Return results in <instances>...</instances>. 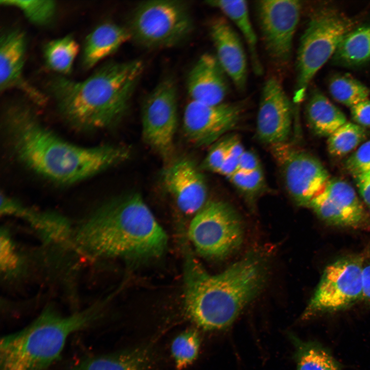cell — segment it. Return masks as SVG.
Segmentation results:
<instances>
[{
  "instance_id": "obj_1",
  "label": "cell",
  "mask_w": 370,
  "mask_h": 370,
  "mask_svg": "<svg viewBox=\"0 0 370 370\" xmlns=\"http://www.w3.org/2000/svg\"><path fill=\"white\" fill-rule=\"evenodd\" d=\"M5 131L17 159L38 175L62 185L82 181L127 160L131 149L102 145L83 147L44 127L27 106L14 104L4 113Z\"/></svg>"
},
{
  "instance_id": "obj_24",
  "label": "cell",
  "mask_w": 370,
  "mask_h": 370,
  "mask_svg": "<svg viewBox=\"0 0 370 370\" xmlns=\"http://www.w3.org/2000/svg\"><path fill=\"white\" fill-rule=\"evenodd\" d=\"M332 59L337 64L348 66L370 60V24L349 31L339 44Z\"/></svg>"
},
{
  "instance_id": "obj_26",
  "label": "cell",
  "mask_w": 370,
  "mask_h": 370,
  "mask_svg": "<svg viewBox=\"0 0 370 370\" xmlns=\"http://www.w3.org/2000/svg\"><path fill=\"white\" fill-rule=\"evenodd\" d=\"M79 45L73 36L68 35L53 40L45 46L44 55L47 65L62 75L70 73L79 52Z\"/></svg>"
},
{
  "instance_id": "obj_21",
  "label": "cell",
  "mask_w": 370,
  "mask_h": 370,
  "mask_svg": "<svg viewBox=\"0 0 370 370\" xmlns=\"http://www.w3.org/2000/svg\"><path fill=\"white\" fill-rule=\"evenodd\" d=\"M150 358L148 350L141 348L113 354L87 355L69 365L68 370H147Z\"/></svg>"
},
{
  "instance_id": "obj_9",
  "label": "cell",
  "mask_w": 370,
  "mask_h": 370,
  "mask_svg": "<svg viewBox=\"0 0 370 370\" xmlns=\"http://www.w3.org/2000/svg\"><path fill=\"white\" fill-rule=\"evenodd\" d=\"M363 265L362 257L349 256L327 266L303 318L341 310L362 300Z\"/></svg>"
},
{
  "instance_id": "obj_22",
  "label": "cell",
  "mask_w": 370,
  "mask_h": 370,
  "mask_svg": "<svg viewBox=\"0 0 370 370\" xmlns=\"http://www.w3.org/2000/svg\"><path fill=\"white\" fill-rule=\"evenodd\" d=\"M305 116L310 128L320 136L329 137L347 122L343 113L317 90L310 96L306 106Z\"/></svg>"
},
{
  "instance_id": "obj_16",
  "label": "cell",
  "mask_w": 370,
  "mask_h": 370,
  "mask_svg": "<svg viewBox=\"0 0 370 370\" xmlns=\"http://www.w3.org/2000/svg\"><path fill=\"white\" fill-rule=\"evenodd\" d=\"M26 47L25 33L18 29L2 34L0 40V90L15 88L24 92L38 104L45 102V97L27 82L23 76Z\"/></svg>"
},
{
  "instance_id": "obj_11",
  "label": "cell",
  "mask_w": 370,
  "mask_h": 370,
  "mask_svg": "<svg viewBox=\"0 0 370 370\" xmlns=\"http://www.w3.org/2000/svg\"><path fill=\"white\" fill-rule=\"evenodd\" d=\"M271 146L288 194L298 205L308 206L329 180L327 171L315 157L286 142Z\"/></svg>"
},
{
  "instance_id": "obj_35",
  "label": "cell",
  "mask_w": 370,
  "mask_h": 370,
  "mask_svg": "<svg viewBox=\"0 0 370 370\" xmlns=\"http://www.w3.org/2000/svg\"><path fill=\"white\" fill-rule=\"evenodd\" d=\"M228 179L237 189L250 194L259 191L264 183L262 168L251 172L237 171Z\"/></svg>"
},
{
  "instance_id": "obj_3",
  "label": "cell",
  "mask_w": 370,
  "mask_h": 370,
  "mask_svg": "<svg viewBox=\"0 0 370 370\" xmlns=\"http://www.w3.org/2000/svg\"><path fill=\"white\" fill-rule=\"evenodd\" d=\"M139 60L110 62L81 81L54 78L49 89L63 118L72 127L92 131L111 127L126 113L143 70Z\"/></svg>"
},
{
  "instance_id": "obj_25",
  "label": "cell",
  "mask_w": 370,
  "mask_h": 370,
  "mask_svg": "<svg viewBox=\"0 0 370 370\" xmlns=\"http://www.w3.org/2000/svg\"><path fill=\"white\" fill-rule=\"evenodd\" d=\"M292 337L296 349L297 370H341L336 359L320 344Z\"/></svg>"
},
{
  "instance_id": "obj_38",
  "label": "cell",
  "mask_w": 370,
  "mask_h": 370,
  "mask_svg": "<svg viewBox=\"0 0 370 370\" xmlns=\"http://www.w3.org/2000/svg\"><path fill=\"white\" fill-rule=\"evenodd\" d=\"M261 169L257 156L250 151H245L238 160V171L251 172Z\"/></svg>"
},
{
  "instance_id": "obj_20",
  "label": "cell",
  "mask_w": 370,
  "mask_h": 370,
  "mask_svg": "<svg viewBox=\"0 0 370 370\" xmlns=\"http://www.w3.org/2000/svg\"><path fill=\"white\" fill-rule=\"evenodd\" d=\"M131 38L128 29L110 23L96 27L86 38L83 66L90 69L116 51Z\"/></svg>"
},
{
  "instance_id": "obj_7",
  "label": "cell",
  "mask_w": 370,
  "mask_h": 370,
  "mask_svg": "<svg viewBox=\"0 0 370 370\" xmlns=\"http://www.w3.org/2000/svg\"><path fill=\"white\" fill-rule=\"evenodd\" d=\"M193 28L188 6L177 1H150L140 4L130 19L131 38L148 48L173 46L183 41Z\"/></svg>"
},
{
  "instance_id": "obj_14",
  "label": "cell",
  "mask_w": 370,
  "mask_h": 370,
  "mask_svg": "<svg viewBox=\"0 0 370 370\" xmlns=\"http://www.w3.org/2000/svg\"><path fill=\"white\" fill-rule=\"evenodd\" d=\"M279 81L268 79L262 91L256 134L263 143L273 145L286 142L291 131L292 107Z\"/></svg>"
},
{
  "instance_id": "obj_18",
  "label": "cell",
  "mask_w": 370,
  "mask_h": 370,
  "mask_svg": "<svg viewBox=\"0 0 370 370\" xmlns=\"http://www.w3.org/2000/svg\"><path fill=\"white\" fill-rule=\"evenodd\" d=\"M226 76L216 56L202 54L188 77L187 88L191 100L209 105L223 103L228 92Z\"/></svg>"
},
{
  "instance_id": "obj_19",
  "label": "cell",
  "mask_w": 370,
  "mask_h": 370,
  "mask_svg": "<svg viewBox=\"0 0 370 370\" xmlns=\"http://www.w3.org/2000/svg\"><path fill=\"white\" fill-rule=\"evenodd\" d=\"M1 214L21 218L28 222L46 242H61L70 234V224L61 215L40 212L25 206L17 199L2 193Z\"/></svg>"
},
{
  "instance_id": "obj_17",
  "label": "cell",
  "mask_w": 370,
  "mask_h": 370,
  "mask_svg": "<svg viewBox=\"0 0 370 370\" xmlns=\"http://www.w3.org/2000/svg\"><path fill=\"white\" fill-rule=\"evenodd\" d=\"M210 33L219 64L237 88L244 90L247 84V62L240 38L223 17L212 22Z\"/></svg>"
},
{
  "instance_id": "obj_12",
  "label": "cell",
  "mask_w": 370,
  "mask_h": 370,
  "mask_svg": "<svg viewBox=\"0 0 370 370\" xmlns=\"http://www.w3.org/2000/svg\"><path fill=\"white\" fill-rule=\"evenodd\" d=\"M264 43L270 56L283 63L289 59L300 18L301 2L297 0H263L256 5Z\"/></svg>"
},
{
  "instance_id": "obj_10",
  "label": "cell",
  "mask_w": 370,
  "mask_h": 370,
  "mask_svg": "<svg viewBox=\"0 0 370 370\" xmlns=\"http://www.w3.org/2000/svg\"><path fill=\"white\" fill-rule=\"evenodd\" d=\"M178 125L177 92L174 81L167 78L144 99L142 109V135L144 142L168 159L174 150Z\"/></svg>"
},
{
  "instance_id": "obj_5",
  "label": "cell",
  "mask_w": 370,
  "mask_h": 370,
  "mask_svg": "<svg viewBox=\"0 0 370 370\" xmlns=\"http://www.w3.org/2000/svg\"><path fill=\"white\" fill-rule=\"evenodd\" d=\"M99 306L69 316L48 307L31 323L1 339L0 370H46L60 358L72 334L94 325Z\"/></svg>"
},
{
  "instance_id": "obj_23",
  "label": "cell",
  "mask_w": 370,
  "mask_h": 370,
  "mask_svg": "<svg viewBox=\"0 0 370 370\" xmlns=\"http://www.w3.org/2000/svg\"><path fill=\"white\" fill-rule=\"evenodd\" d=\"M207 5L219 9L239 30L247 45L255 73H262V66L257 52V36L251 24L247 3L244 0H214Z\"/></svg>"
},
{
  "instance_id": "obj_31",
  "label": "cell",
  "mask_w": 370,
  "mask_h": 370,
  "mask_svg": "<svg viewBox=\"0 0 370 370\" xmlns=\"http://www.w3.org/2000/svg\"><path fill=\"white\" fill-rule=\"evenodd\" d=\"M337 206L350 212L364 215L363 206L354 188L339 179L328 181L321 192Z\"/></svg>"
},
{
  "instance_id": "obj_15",
  "label": "cell",
  "mask_w": 370,
  "mask_h": 370,
  "mask_svg": "<svg viewBox=\"0 0 370 370\" xmlns=\"http://www.w3.org/2000/svg\"><path fill=\"white\" fill-rule=\"evenodd\" d=\"M199 169L183 158L169 164L162 173L164 189L187 214H196L207 202V186Z\"/></svg>"
},
{
  "instance_id": "obj_39",
  "label": "cell",
  "mask_w": 370,
  "mask_h": 370,
  "mask_svg": "<svg viewBox=\"0 0 370 370\" xmlns=\"http://www.w3.org/2000/svg\"><path fill=\"white\" fill-rule=\"evenodd\" d=\"M355 179L360 194L370 211V170Z\"/></svg>"
},
{
  "instance_id": "obj_41",
  "label": "cell",
  "mask_w": 370,
  "mask_h": 370,
  "mask_svg": "<svg viewBox=\"0 0 370 370\" xmlns=\"http://www.w3.org/2000/svg\"><path fill=\"white\" fill-rule=\"evenodd\" d=\"M362 300L370 302V262L364 264L362 271Z\"/></svg>"
},
{
  "instance_id": "obj_27",
  "label": "cell",
  "mask_w": 370,
  "mask_h": 370,
  "mask_svg": "<svg viewBox=\"0 0 370 370\" xmlns=\"http://www.w3.org/2000/svg\"><path fill=\"white\" fill-rule=\"evenodd\" d=\"M328 224L340 227H356L363 222L365 215L346 210L334 203L320 192L308 206Z\"/></svg>"
},
{
  "instance_id": "obj_28",
  "label": "cell",
  "mask_w": 370,
  "mask_h": 370,
  "mask_svg": "<svg viewBox=\"0 0 370 370\" xmlns=\"http://www.w3.org/2000/svg\"><path fill=\"white\" fill-rule=\"evenodd\" d=\"M329 90L338 102L350 107L368 99V88L358 80L348 75H338L329 82Z\"/></svg>"
},
{
  "instance_id": "obj_6",
  "label": "cell",
  "mask_w": 370,
  "mask_h": 370,
  "mask_svg": "<svg viewBox=\"0 0 370 370\" xmlns=\"http://www.w3.org/2000/svg\"><path fill=\"white\" fill-rule=\"evenodd\" d=\"M353 26L349 18L331 9L321 10L311 17L301 37L298 52L293 99L295 103L304 99L314 76L332 57Z\"/></svg>"
},
{
  "instance_id": "obj_34",
  "label": "cell",
  "mask_w": 370,
  "mask_h": 370,
  "mask_svg": "<svg viewBox=\"0 0 370 370\" xmlns=\"http://www.w3.org/2000/svg\"><path fill=\"white\" fill-rule=\"evenodd\" d=\"M232 137H223L213 143L199 168L209 172L218 173L228 155Z\"/></svg>"
},
{
  "instance_id": "obj_4",
  "label": "cell",
  "mask_w": 370,
  "mask_h": 370,
  "mask_svg": "<svg viewBox=\"0 0 370 370\" xmlns=\"http://www.w3.org/2000/svg\"><path fill=\"white\" fill-rule=\"evenodd\" d=\"M76 240L92 255L131 259L158 257L168 244L164 230L136 192L100 207L80 227Z\"/></svg>"
},
{
  "instance_id": "obj_8",
  "label": "cell",
  "mask_w": 370,
  "mask_h": 370,
  "mask_svg": "<svg viewBox=\"0 0 370 370\" xmlns=\"http://www.w3.org/2000/svg\"><path fill=\"white\" fill-rule=\"evenodd\" d=\"M189 236L197 252L212 259H222L241 245L243 230L240 219L227 202L207 201L194 215Z\"/></svg>"
},
{
  "instance_id": "obj_36",
  "label": "cell",
  "mask_w": 370,
  "mask_h": 370,
  "mask_svg": "<svg viewBox=\"0 0 370 370\" xmlns=\"http://www.w3.org/2000/svg\"><path fill=\"white\" fill-rule=\"evenodd\" d=\"M345 165L355 178L370 170V140L363 143L350 155Z\"/></svg>"
},
{
  "instance_id": "obj_33",
  "label": "cell",
  "mask_w": 370,
  "mask_h": 370,
  "mask_svg": "<svg viewBox=\"0 0 370 370\" xmlns=\"http://www.w3.org/2000/svg\"><path fill=\"white\" fill-rule=\"evenodd\" d=\"M0 236L1 272L8 275L13 274L21 266V259L8 231L4 229H1Z\"/></svg>"
},
{
  "instance_id": "obj_29",
  "label": "cell",
  "mask_w": 370,
  "mask_h": 370,
  "mask_svg": "<svg viewBox=\"0 0 370 370\" xmlns=\"http://www.w3.org/2000/svg\"><path fill=\"white\" fill-rule=\"evenodd\" d=\"M365 137L364 127L347 122L328 137V152L334 156H344L355 149Z\"/></svg>"
},
{
  "instance_id": "obj_13",
  "label": "cell",
  "mask_w": 370,
  "mask_h": 370,
  "mask_svg": "<svg viewBox=\"0 0 370 370\" xmlns=\"http://www.w3.org/2000/svg\"><path fill=\"white\" fill-rule=\"evenodd\" d=\"M243 107L238 103L209 105L191 100L183 113L184 133L197 146L213 144L236 126Z\"/></svg>"
},
{
  "instance_id": "obj_40",
  "label": "cell",
  "mask_w": 370,
  "mask_h": 370,
  "mask_svg": "<svg viewBox=\"0 0 370 370\" xmlns=\"http://www.w3.org/2000/svg\"><path fill=\"white\" fill-rule=\"evenodd\" d=\"M238 160L228 154L218 173L228 178L238 171Z\"/></svg>"
},
{
  "instance_id": "obj_37",
  "label": "cell",
  "mask_w": 370,
  "mask_h": 370,
  "mask_svg": "<svg viewBox=\"0 0 370 370\" xmlns=\"http://www.w3.org/2000/svg\"><path fill=\"white\" fill-rule=\"evenodd\" d=\"M353 119L364 127H370V100L366 99L350 107Z\"/></svg>"
},
{
  "instance_id": "obj_32",
  "label": "cell",
  "mask_w": 370,
  "mask_h": 370,
  "mask_svg": "<svg viewBox=\"0 0 370 370\" xmlns=\"http://www.w3.org/2000/svg\"><path fill=\"white\" fill-rule=\"evenodd\" d=\"M200 346L198 332L188 329L178 335L171 344V353L176 368L181 370L191 364L196 359Z\"/></svg>"
},
{
  "instance_id": "obj_2",
  "label": "cell",
  "mask_w": 370,
  "mask_h": 370,
  "mask_svg": "<svg viewBox=\"0 0 370 370\" xmlns=\"http://www.w3.org/2000/svg\"><path fill=\"white\" fill-rule=\"evenodd\" d=\"M185 312L206 330L229 326L265 284L268 267L263 255L251 253L217 274L208 273L197 262L186 264Z\"/></svg>"
},
{
  "instance_id": "obj_30",
  "label": "cell",
  "mask_w": 370,
  "mask_h": 370,
  "mask_svg": "<svg viewBox=\"0 0 370 370\" xmlns=\"http://www.w3.org/2000/svg\"><path fill=\"white\" fill-rule=\"evenodd\" d=\"M1 5L19 9L33 24L45 25L52 21L57 4L51 0H1Z\"/></svg>"
}]
</instances>
